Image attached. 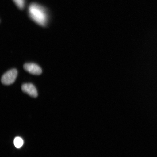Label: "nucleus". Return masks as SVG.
Listing matches in <instances>:
<instances>
[{"label": "nucleus", "mask_w": 157, "mask_h": 157, "mask_svg": "<svg viewBox=\"0 0 157 157\" xmlns=\"http://www.w3.org/2000/svg\"><path fill=\"white\" fill-rule=\"evenodd\" d=\"M30 18L42 26H46L49 19V12L46 7L36 3L31 4L28 9Z\"/></svg>", "instance_id": "f257e3e1"}, {"label": "nucleus", "mask_w": 157, "mask_h": 157, "mask_svg": "<svg viewBox=\"0 0 157 157\" xmlns=\"http://www.w3.org/2000/svg\"><path fill=\"white\" fill-rule=\"evenodd\" d=\"M17 75V70L15 69L9 71L2 76V83L5 85H11L15 82Z\"/></svg>", "instance_id": "f03ea898"}, {"label": "nucleus", "mask_w": 157, "mask_h": 157, "mask_svg": "<svg viewBox=\"0 0 157 157\" xmlns=\"http://www.w3.org/2000/svg\"><path fill=\"white\" fill-rule=\"evenodd\" d=\"M23 68L29 73L35 75H40L42 73V69L38 65L33 63L25 64Z\"/></svg>", "instance_id": "7ed1b4c3"}, {"label": "nucleus", "mask_w": 157, "mask_h": 157, "mask_svg": "<svg viewBox=\"0 0 157 157\" xmlns=\"http://www.w3.org/2000/svg\"><path fill=\"white\" fill-rule=\"evenodd\" d=\"M21 90L24 93L28 94L31 97L36 98L38 96V92L36 88L32 84H23L21 86Z\"/></svg>", "instance_id": "20e7f679"}, {"label": "nucleus", "mask_w": 157, "mask_h": 157, "mask_svg": "<svg viewBox=\"0 0 157 157\" xmlns=\"http://www.w3.org/2000/svg\"><path fill=\"white\" fill-rule=\"evenodd\" d=\"M14 144L15 146L17 148H21L23 144V141L20 137H15L14 140Z\"/></svg>", "instance_id": "39448f33"}, {"label": "nucleus", "mask_w": 157, "mask_h": 157, "mask_svg": "<svg viewBox=\"0 0 157 157\" xmlns=\"http://www.w3.org/2000/svg\"><path fill=\"white\" fill-rule=\"evenodd\" d=\"M15 4L20 9L24 8L25 5V0H13Z\"/></svg>", "instance_id": "423d86ee"}]
</instances>
